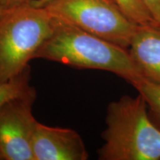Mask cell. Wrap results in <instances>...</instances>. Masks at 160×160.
<instances>
[{
    "label": "cell",
    "instance_id": "obj_5",
    "mask_svg": "<svg viewBox=\"0 0 160 160\" xmlns=\"http://www.w3.org/2000/svg\"><path fill=\"white\" fill-rule=\"evenodd\" d=\"M36 97L33 90L0 108V160H34L32 145L38 121L32 108Z\"/></svg>",
    "mask_w": 160,
    "mask_h": 160
},
{
    "label": "cell",
    "instance_id": "obj_10",
    "mask_svg": "<svg viewBox=\"0 0 160 160\" xmlns=\"http://www.w3.org/2000/svg\"><path fill=\"white\" fill-rule=\"evenodd\" d=\"M125 14L139 25H157L151 12L142 0H113Z\"/></svg>",
    "mask_w": 160,
    "mask_h": 160
},
{
    "label": "cell",
    "instance_id": "obj_14",
    "mask_svg": "<svg viewBox=\"0 0 160 160\" xmlns=\"http://www.w3.org/2000/svg\"><path fill=\"white\" fill-rule=\"evenodd\" d=\"M2 8H1V7H0V11H1V10H2Z\"/></svg>",
    "mask_w": 160,
    "mask_h": 160
},
{
    "label": "cell",
    "instance_id": "obj_8",
    "mask_svg": "<svg viewBox=\"0 0 160 160\" xmlns=\"http://www.w3.org/2000/svg\"><path fill=\"white\" fill-rule=\"evenodd\" d=\"M30 81L31 68L28 67L17 77L0 84V108L10 100L23 97L35 90Z\"/></svg>",
    "mask_w": 160,
    "mask_h": 160
},
{
    "label": "cell",
    "instance_id": "obj_12",
    "mask_svg": "<svg viewBox=\"0 0 160 160\" xmlns=\"http://www.w3.org/2000/svg\"><path fill=\"white\" fill-rule=\"evenodd\" d=\"M33 0H0V7L2 9L11 8L30 4Z\"/></svg>",
    "mask_w": 160,
    "mask_h": 160
},
{
    "label": "cell",
    "instance_id": "obj_7",
    "mask_svg": "<svg viewBox=\"0 0 160 160\" xmlns=\"http://www.w3.org/2000/svg\"><path fill=\"white\" fill-rule=\"evenodd\" d=\"M128 52L143 78L160 83V27L138 26Z\"/></svg>",
    "mask_w": 160,
    "mask_h": 160
},
{
    "label": "cell",
    "instance_id": "obj_13",
    "mask_svg": "<svg viewBox=\"0 0 160 160\" xmlns=\"http://www.w3.org/2000/svg\"><path fill=\"white\" fill-rule=\"evenodd\" d=\"M53 1V0H33L30 4L37 8H45Z\"/></svg>",
    "mask_w": 160,
    "mask_h": 160
},
{
    "label": "cell",
    "instance_id": "obj_2",
    "mask_svg": "<svg viewBox=\"0 0 160 160\" xmlns=\"http://www.w3.org/2000/svg\"><path fill=\"white\" fill-rule=\"evenodd\" d=\"M141 94L125 95L108 105L100 160H159L160 129Z\"/></svg>",
    "mask_w": 160,
    "mask_h": 160
},
{
    "label": "cell",
    "instance_id": "obj_6",
    "mask_svg": "<svg viewBox=\"0 0 160 160\" xmlns=\"http://www.w3.org/2000/svg\"><path fill=\"white\" fill-rule=\"evenodd\" d=\"M32 148L34 160H86L89 157L81 136L74 130L39 122Z\"/></svg>",
    "mask_w": 160,
    "mask_h": 160
},
{
    "label": "cell",
    "instance_id": "obj_3",
    "mask_svg": "<svg viewBox=\"0 0 160 160\" xmlns=\"http://www.w3.org/2000/svg\"><path fill=\"white\" fill-rule=\"evenodd\" d=\"M53 28V17L45 8L28 4L0 11V84L30 67Z\"/></svg>",
    "mask_w": 160,
    "mask_h": 160
},
{
    "label": "cell",
    "instance_id": "obj_4",
    "mask_svg": "<svg viewBox=\"0 0 160 160\" xmlns=\"http://www.w3.org/2000/svg\"><path fill=\"white\" fill-rule=\"evenodd\" d=\"M45 8L53 17L128 50L139 26L113 0H53Z\"/></svg>",
    "mask_w": 160,
    "mask_h": 160
},
{
    "label": "cell",
    "instance_id": "obj_11",
    "mask_svg": "<svg viewBox=\"0 0 160 160\" xmlns=\"http://www.w3.org/2000/svg\"><path fill=\"white\" fill-rule=\"evenodd\" d=\"M151 12L158 26L160 27V0H142Z\"/></svg>",
    "mask_w": 160,
    "mask_h": 160
},
{
    "label": "cell",
    "instance_id": "obj_9",
    "mask_svg": "<svg viewBox=\"0 0 160 160\" xmlns=\"http://www.w3.org/2000/svg\"><path fill=\"white\" fill-rule=\"evenodd\" d=\"M132 85L145 98L149 109L150 117L160 129V83L142 77Z\"/></svg>",
    "mask_w": 160,
    "mask_h": 160
},
{
    "label": "cell",
    "instance_id": "obj_1",
    "mask_svg": "<svg viewBox=\"0 0 160 160\" xmlns=\"http://www.w3.org/2000/svg\"><path fill=\"white\" fill-rule=\"evenodd\" d=\"M36 58L79 69L111 72L131 85L142 77L128 50L55 17L51 35Z\"/></svg>",
    "mask_w": 160,
    "mask_h": 160
}]
</instances>
